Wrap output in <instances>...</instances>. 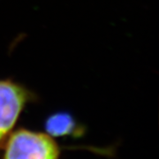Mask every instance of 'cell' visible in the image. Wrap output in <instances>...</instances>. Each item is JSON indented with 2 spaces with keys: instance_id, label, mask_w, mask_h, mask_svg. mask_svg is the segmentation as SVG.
<instances>
[{
  "instance_id": "2",
  "label": "cell",
  "mask_w": 159,
  "mask_h": 159,
  "mask_svg": "<svg viewBox=\"0 0 159 159\" xmlns=\"http://www.w3.org/2000/svg\"><path fill=\"white\" fill-rule=\"evenodd\" d=\"M35 99L34 94L22 84L11 79H0V148L26 106Z\"/></svg>"
},
{
  "instance_id": "3",
  "label": "cell",
  "mask_w": 159,
  "mask_h": 159,
  "mask_svg": "<svg viewBox=\"0 0 159 159\" xmlns=\"http://www.w3.org/2000/svg\"><path fill=\"white\" fill-rule=\"evenodd\" d=\"M45 126L47 134L51 136H66L74 134L76 123L70 114L58 112L46 120Z\"/></svg>"
},
{
  "instance_id": "1",
  "label": "cell",
  "mask_w": 159,
  "mask_h": 159,
  "mask_svg": "<svg viewBox=\"0 0 159 159\" xmlns=\"http://www.w3.org/2000/svg\"><path fill=\"white\" fill-rule=\"evenodd\" d=\"M2 159H59L61 148L47 133L19 128L3 145Z\"/></svg>"
}]
</instances>
